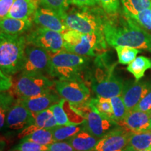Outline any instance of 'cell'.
Segmentation results:
<instances>
[{
    "label": "cell",
    "mask_w": 151,
    "mask_h": 151,
    "mask_svg": "<svg viewBox=\"0 0 151 151\" xmlns=\"http://www.w3.org/2000/svg\"><path fill=\"white\" fill-rule=\"evenodd\" d=\"M111 101L113 110V121L118 124L125 118L129 111L126 108L121 95L111 98Z\"/></svg>",
    "instance_id": "obj_29"
},
{
    "label": "cell",
    "mask_w": 151,
    "mask_h": 151,
    "mask_svg": "<svg viewBox=\"0 0 151 151\" xmlns=\"http://www.w3.org/2000/svg\"><path fill=\"white\" fill-rule=\"evenodd\" d=\"M32 20L39 27L46 28L62 34L69 29L59 15L42 6L38 7L33 15Z\"/></svg>",
    "instance_id": "obj_14"
},
{
    "label": "cell",
    "mask_w": 151,
    "mask_h": 151,
    "mask_svg": "<svg viewBox=\"0 0 151 151\" xmlns=\"http://www.w3.org/2000/svg\"><path fill=\"white\" fill-rule=\"evenodd\" d=\"M83 129V126L81 127L78 125L57 126L51 129L55 142L68 140Z\"/></svg>",
    "instance_id": "obj_26"
},
{
    "label": "cell",
    "mask_w": 151,
    "mask_h": 151,
    "mask_svg": "<svg viewBox=\"0 0 151 151\" xmlns=\"http://www.w3.org/2000/svg\"><path fill=\"white\" fill-rule=\"evenodd\" d=\"M132 132L120 127L114 129L99 139L92 151H120L128 145Z\"/></svg>",
    "instance_id": "obj_11"
},
{
    "label": "cell",
    "mask_w": 151,
    "mask_h": 151,
    "mask_svg": "<svg viewBox=\"0 0 151 151\" xmlns=\"http://www.w3.org/2000/svg\"><path fill=\"white\" fill-rule=\"evenodd\" d=\"M134 111H140L143 112H149L151 111V90L148 94L141 100Z\"/></svg>",
    "instance_id": "obj_36"
},
{
    "label": "cell",
    "mask_w": 151,
    "mask_h": 151,
    "mask_svg": "<svg viewBox=\"0 0 151 151\" xmlns=\"http://www.w3.org/2000/svg\"><path fill=\"white\" fill-rule=\"evenodd\" d=\"M13 94H9V93L4 92L1 93V108L4 110H8L9 106L13 102Z\"/></svg>",
    "instance_id": "obj_40"
},
{
    "label": "cell",
    "mask_w": 151,
    "mask_h": 151,
    "mask_svg": "<svg viewBox=\"0 0 151 151\" xmlns=\"http://www.w3.org/2000/svg\"><path fill=\"white\" fill-rule=\"evenodd\" d=\"M48 146V151H76L67 141H55Z\"/></svg>",
    "instance_id": "obj_35"
},
{
    "label": "cell",
    "mask_w": 151,
    "mask_h": 151,
    "mask_svg": "<svg viewBox=\"0 0 151 151\" xmlns=\"http://www.w3.org/2000/svg\"><path fill=\"white\" fill-rule=\"evenodd\" d=\"M51 56L48 51L39 47L27 45L24 51L23 65L20 73L50 75Z\"/></svg>",
    "instance_id": "obj_9"
},
{
    "label": "cell",
    "mask_w": 151,
    "mask_h": 151,
    "mask_svg": "<svg viewBox=\"0 0 151 151\" xmlns=\"http://www.w3.org/2000/svg\"><path fill=\"white\" fill-rule=\"evenodd\" d=\"M6 121L10 129L19 130L35 124V117L33 113L17 101L9 110Z\"/></svg>",
    "instance_id": "obj_15"
},
{
    "label": "cell",
    "mask_w": 151,
    "mask_h": 151,
    "mask_svg": "<svg viewBox=\"0 0 151 151\" xmlns=\"http://www.w3.org/2000/svg\"><path fill=\"white\" fill-rule=\"evenodd\" d=\"M150 120H151V111H150Z\"/></svg>",
    "instance_id": "obj_43"
},
{
    "label": "cell",
    "mask_w": 151,
    "mask_h": 151,
    "mask_svg": "<svg viewBox=\"0 0 151 151\" xmlns=\"http://www.w3.org/2000/svg\"><path fill=\"white\" fill-rule=\"evenodd\" d=\"M123 12L128 16L137 15L146 9H151V0H120Z\"/></svg>",
    "instance_id": "obj_24"
},
{
    "label": "cell",
    "mask_w": 151,
    "mask_h": 151,
    "mask_svg": "<svg viewBox=\"0 0 151 151\" xmlns=\"http://www.w3.org/2000/svg\"><path fill=\"white\" fill-rule=\"evenodd\" d=\"M107 15L103 9L78 7L68 11L63 20L69 29L82 34L104 33Z\"/></svg>",
    "instance_id": "obj_4"
},
{
    "label": "cell",
    "mask_w": 151,
    "mask_h": 151,
    "mask_svg": "<svg viewBox=\"0 0 151 151\" xmlns=\"http://www.w3.org/2000/svg\"><path fill=\"white\" fill-rule=\"evenodd\" d=\"M24 36L27 44L44 49L50 54L65 50V41L62 33L38 27L30 30Z\"/></svg>",
    "instance_id": "obj_8"
},
{
    "label": "cell",
    "mask_w": 151,
    "mask_h": 151,
    "mask_svg": "<svg viewBox=\"0 0 151 151\" xmlns=\"http://www.w3.org/2000/svg\"><path fill=\"white\" fill-rule=\"evenodd\" d=\"M1 113H0V119H1V122H0V126H1V128H2L4 125V122H5V111L6 110L4 109L1 108Z\"/></svg>",
    "instance_id": "obj_41"
},
{
    "label": "cell",
    "mask_w": 151,
    "mask_h": 151,
    "mask_svg": "<svg viewBox=\"0 0 151 151\" xmlns=\"http://www.w3.org/2000/svg\"><path fill=\"white\" fill-rule=\"evenodd\" d=\"M34 114L35 117V124L38 128L51 129L58 126L53 113L49 109Z\"/></svg>",
    "instance_id": "obj_27"
},
{
    "label": "cell",
    "mask_w": 151,
    "mask_h": 151,
    "mask_svg": "<svg viewBox=\"0 0 151 151\" xmlns=\"http://www.w3.org/2000/svg\"><path fill=\"white\" fill-rule=\"evenodd\" d=\"M33 20L29 19H16L6 17L1 20V32L11 35H22L32 28Z\"/></svg>",
    "instance_id": "obj_18"
},
{
    "label": "cell",
    "mask_w": 151,
    "mask_h": 151,
    "mask_svg": "<svg viewBox=\"0 0 151 151\" xmlns=\"http://www.w3.org/2000/svg\"><path fill=\"white\" fill-rule=\"evenodd\" d=\"M148 69H151V59L145 56L137 57L127 67V71L134 76L137 81H140Z\"/></svg>",
    "instance_id": "obj_22"
},
{
    "label": "cell",
    "mask_w": 151,
    "mask_h": 151,
    "mask_svg": "<svg viewBox=\"0 0 151 151\" xmlns=\"http://www.w3.org/2000/svg\"><path fill=\"white\" fill-rule=\"evenodd\" d=\"M37 0H16L8 17L16 19H29L34 15L39 6Z\"/></svg>",
    "instance_id": "obj_19"
},
{
    "label": "cell",
    "mask_w": 151,
    "mask_h": 151,
    "mask_svg": "<svg viewBox=\"0 0 151 151\" xmlns=\"http://www.w3.org/2000/svg\"><path fill=\"white\" fill-rule=\"evenodd\" d=\"M55 82L47 76L39 73H20L13 81L11 94L18 99L29 98L52 92Z\"/></svg>",
    "instance_id": "obj_7"
},
{
    "label": "cell",
    "mask_w": 151,
    "mask_h": 151,
    "mask_svg": "<svg viewBox=\"0 0 151 151\" xmlns=\"http://www.w3.org/2000/svg\"><path fill=\"white\" fill-rule=\"evenodd\" d=\"M140 151H151V146H150L148 148L144 149V150H140Z\"/></svg>",
    "instance_id": "obj_42"
},
{
    "label": "cell",
    "mask_w": 151,
    "mask_h": 151,
    "mask_svg": "<svg viewBox=\"0 0 151 151\" xmlns=\"http://www.w3.org/2000/svg\"><path fill=\"white\" fill-rule=\"evenodd\" d=\"M120 151H124V150H120Z\"/></svg>",
    "instance_id": "obj_44"
},
{
    "label": "cell",
    "mask_w": 151,
    "mask_h": 151,
    "mask_svg": "<svg viewBox=\"0 0 151 151\" xmlns=\"http://www.w3.org/2000/svg\"><path fill=\"white\" fill-rule=\"evenodd\" d=\"M106 41L110 46H129L151 53V33L135 20L122 14L107 15L104 27Z\"/></svg>",
    "instance_id": "obj_1"
},
{
    "label": "cell",
    "mask_w": 151,
    "mask_h": 151,
    "mask_svg": "<svg viewBox=\"0 0 151 151\" xmlns=\"http://www.w3.org/2000/svg\"><path fill=\"white\" fill-rule=\"evenodd\" d=\"M127 16L135 20L139 25L151 33V9H146L134 16Z\"/></svg>",
    "instance_id": "obj_32"
},
{
    "label": "cell",
    "mask_w": 151,
    "mask_h": 151,
    "mask_svg": "<svg viewBox=\"0 0 151 151\" xmlns=\"http://www.w3.org/2000/svg\"><path fill=\"white\" fill-rule=\"evenodd\" d=\"M66 100L63 98L60 99L58 103H56L49 108L53 113L55 118L58 126H65V125H74L73 124L69 118H68L67 113L64 108V104Z\"/></svg>",
    "instance_id": "obj_31"
},
{
    "label": "cell",
    "mask_w": 151,
    "mask_h": 151,
    "mask_svg": "<svg viewBox=\"0 0 151 151\" xmlns=\"http://www.w3.org/2000/svg\"><path fill=\"white\" fill-rule=\"evenodd\" d=\"M23 139L26 141H33V142L43 145V146H48L55 142L53 137H52V130L41 129V128L29 134L27 137L23 138Z\"/></svg>",
    "instance_id": "obj_28"
},
{
    "label": "cell",
    "mask_w": 151,
    "mask_h": 151,
    "mask_svg": "<svg viewBox=\"0 0 151 151\" xmlns=\"http://www.w3.org/2000/svg\"><path fill=\"white\" fill-rule=\"evenodd\" d=\"M118 125L132 133H141L151 129L150 112L129 111L127 116Z\"/></svg>",
    "instance_id": "obj_16"
},
{
    "label": "cell",
    "mask_w": 151,
    "mask_h": 151,
    "mask_svg": "<svg viewBox=\"0 0 151 151\" xmlns=\"http://www.w3.org/2000/svg\"><path fill=\"white\" fill-rule=\"evenodd\" d=\"M51 56L50 76L59 80L76 81L84 82L90 77L89 57L81 56L62 50Z\"/></svg>",
    "instance_id": "obj_2"
},
{
    "label": "cell",
    "mask_w": 151,
    "mask_h": 151,
    "mask_svg": "<svg viewBox=\"0 0 151 151\" xmlns=\"http://www.w3.org/2000/svg\"><path fill=\"white\" fill-rule=\"evenodd\" d=\"M72 4L77 7H93L99 4V0H71Z\"/></svg>",
    "instance_id": "obj_39"
},
{
    "label": "cell",
    "mask_w": 151,
    "mask_h": 151,
    "mask_svg": "<svg viewBox=\"0 0 151 151\" xmlns=\"http://www.w3.org/2000/svg\"><path fill=\"white\" fill-rule=\"evenodd\" d=\"M55 89L60 97L71 104L84 105L90 100V89L83 82L58 80L55 81Z\"/></svg>",
    "instance_id": "obj_10"
},
{
    "label": "cell",
    "mask_w": 151,
    "mask_h": 151,
    "mask_svg": "<svg viewBox=\"0 0 151 151\" xmlns=\"http://www.w3.org/2000/svg\"><path fill=\"white\" fill-rule=\"evenodd\" d=\"M114 124H117L113 120L104 118L90 107L83 123V128L99 139L114 129L113 128Z\"/></svg>",
    "instance_id": "obj_13"
},
{
    "label": "cell",
    "mask_w": 151,
    "mask_h": 151,
    "mask_svg": "<svg viewBox=\"0 0 151 151\" xmlns=\"http://www.w3.org/2000/svg\"><path fill=\"white\" fill-rule=\"evenodd\" d=\"M1 91H6L11 89L13 86V80L10 75L1 72Z\"/></svg>",
    "instance_id": "obj_38"
},
{
    "label": "cell",
    "mask_w": 151,
    "mask_h": 151,
    "mask_svg": "<svg viewBox=\"0 0 151 151\" xmlns=\"http://www.w3.org/2000/svg\"><path fill=\"white\" fill-rule=\"evenodd\" d=\"M62 98L55 92H50L37 97L18 99V102L33 113H37L50 108L55 104L58 103Z\"/></svg>",
    "instance_id": "obj_17"
},
{
    "label": "cell",
    "mask_w": 151,
    "mask_h": 151,
    "mask_svg": "<svg viewBox=\"0 0 151 151\" xmlns=\"http://www.w3.org/2000/svg\"><path fill=\"white\" fill-rule=\"evenodd\" d=\"M90 107L103 116L113 121V110L111 99L97 97L89 100Z\"/></svg>",
    "instance_id": "obj_23"
},
{
    "label": "cell",
    "mask_w": 151,
    "mask_h": 151,
    "mask_svg": "<svg viewBox=\"0 0 151 151\" xmlns=\"http://www.w3.org/2000/svg\"><path fill=\"white\" fill-rule=\"evenodd\" d=\"M151 146V129L141 133H132L124 151H140Z\"/></svg>",
    "instance_id": "obj_21"
},
{
    "label": "cell",
    "mask_w": 151,
    "mask_h": 151,
    "mask_svg": "<svg viewBox=\"0 0 151 151\" xmlns=\"http://www.w3.org/2000/svg\"><path fill=\"white\" fill-rule=\"evenodd\" d=\"M16 0H0V18L1 20L8 17L11 7Z\"/></svg>",
    "instance_id": "obj_37"
},
{
    "label": "cell",
    "mask_w": 151,
    "mask_h": 151,
    "mask_svg": "<svg viewBox=\"0 0 151 151\" xmlns=\"http://www.w3.org/2000/svg\"><path fill=\"white\" fill-rule=\"evenodd\" d=\"M65 50L69 52L86 57L99 56L104 53L107 43L104 34H82L68 29L62 34Z\"/></svg>",
    "instance_id": "obj_5"
},
{
    "label": "cell",
    "mask_w": 151,
    "mask_h": 151,
    "mask_svg": "<svg viewBox=\"0 0 151 151\" xmlns=\"http://www.w3.org/2000/svg\"><path fill=\"white\" fill-rule=\"evenodd\" d=\"M99 4L106 14L110 16L116 15L120 13V0H99Z\"/></svg>",
    "instance_id": "obj_33"
},
{
    "label": "cell",
    "mask_w": 151,
    "mask_h": 151,
    "mask_svg": "<svg viewBox=\"0 0 151 151\" xmlns=\"http://www.w3.org/2000/svg\"><path fill=\"white\" fill-rule=\"evenodd\" d=\"M97 69L91 78L92 91L97 95L107 99L120 96L122 93L124 82L118 76L114 73L115 65L106 67L104 65L101 57L96 60Z\"/></svg>",
    "instance_id": "obj_6"
},
{
    "label": "cell",
    "mask_w": 151,
    "mask_h": 151,
    "mask_svg": "<svg viewBox=\"0 0 151 151\" xmlns=\"http://www.w3.org/2000/svg\"><path fill=\"white\" fill-rule=\"evenodd\" d=\"M16 151H18V150H16Z\"/></svg>",
    "instance_id": "obj_45"
},
{
    "label": "cell",
    "mask_w": 151,
    "mask_h": 151,
    "mask_svg": "<svg viewBox=\"0 0 151 151\" xmlns=\"http://www.w3.org/2000/svg\"><path fill=\"white\" fill-rule=\"evenodd\" d=\"M15 150L18 151H48V146L22 139Z\"/></svg>",
    "instance_id": "obj_34"
},
{
    "label": "cell",
    "mask_w": 151,
    "mask_h": 151,
    "mask_svg": "<svg viewBox=\"0 0 151 151\" xmlns=\"http://www.w3.org/2000/svg\"><path fill=\"white\" fill-rule=\"evenodd\" d=\"M115 49L118 55V62L122 65H129L140 52L139 49L129 46H116Z\"/></svg>",
    "instance_id": "obj_30"
},
{
    "label": "cell",
    "mask_w": 151,
    "mask_h": 151,
    "mask_svg": "<svg viewBox=\"0 0 151 151\" xmlns=\"http://www.w3.org/2000/svg\"><path fill=\"white\" fill-rule=\"evenodd\" d=\"M150 90L151 81H127L124 82L121 96L127 111L133 110Z\"/></svg>",
    "instance_id": "obj_12"
},
{
    "label": "cell",
    "mask_w": 151,
    "mask_h": 151,
    "mask_svg": "<svg viewBox=\"0 0 151 151\" xmlns=\"http://www.w3.org/2000/svg\"><path fill=\"white\" fill-rule=\"evenodd\" d=\"M99 139L83 129L67 141L76 151H92L96 146Z\"/></svg>",
    "instance_id": "obj_20"
},
{
    "label": "cell",
    "mask_w": 151,
    "mask_h": 151,
    "mask_svg": "<svg viewBox=\"0 0 151 151\" xmlns=\"http://www.w3.org/2000/svg\"><path fill=\"white\" fill-rule=\"evenodd\" d=\"M27 43L24 35L0 34V69L1 72L13 75L20 72L23 65Z\"/></svg>",
    "instance_id": "obj_3"
},
{
    "label": "cell",
    "mask_w": 151,
    "mask_h": 151,
    "mask_svg": "<svg viewBox=\"0 0 151 151\" xmlns=\"http://www.w3.org/2000/svg\"><path fill=\"white\" fill-rule=\"evenodd\" d=\"M41 6L50 9L59 15L62 19L69 10L71 0H38Z\"/></svg>",
    "instance_id": "obj_25"
}]
</instances>
